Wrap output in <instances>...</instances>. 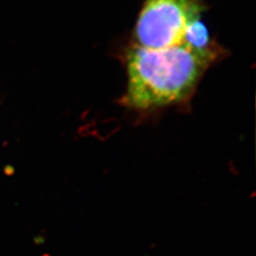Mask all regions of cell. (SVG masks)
Masks as SVG:
<instances>
[{
	"instance_id": "obj_1",
	"label": "cell",
	"mask_w": 256,
	"mask_h": 256,
	"mask_svg": "<svg viewBox=\"0 0 256 256\" xmlns=\"http://www.w3.org/2000/svg\"><path fill=\"white\" fill-rule=\"evenodd\" d=\"M221 52L204 54L185 45L150 50L132 44L126 52L128 88L122 102L147 110L187 100Z\"/></svg>"
},
{
	"instance_id": "obj_2",
	"label": "cell",
	"mask_w": 256,
	"mask_h": 256,
	"mask_svg": "<svg viewBox=\"0 0 256 256\" xmlns=\"http://www.w3.org/2000/svg\"><path fill=\"white\" fill-rule=\"evenodd\" d=\"M203 0H146L134 28V45L160 50L185 45L188 28L203 16Z\"/></svg>"
}]
</instances>
